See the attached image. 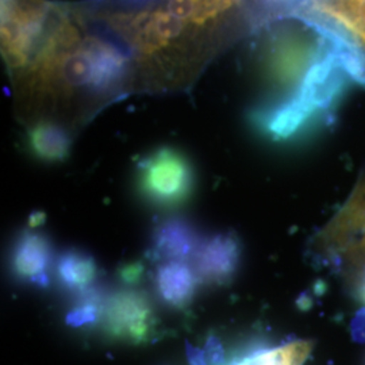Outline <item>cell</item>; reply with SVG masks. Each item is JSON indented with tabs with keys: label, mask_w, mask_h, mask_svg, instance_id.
I'll list each match as a JSON object with an SVG mask.
<instances>
[{
	"label": "cell",
	"mask_w": 365,
	"mask_h": 365,
	"mask_svg": "<svg viewBox=\"0 0 365 365\" xmlns=\"http://www.w3.org/2000/svg\"><path fill=\"white\" fill-rule=\"evenodd\" d=\"M297 29L274 30L264 54V72L279 88L298 90L314 63L327 52V38L319 33L312 37Z\"/></svg>",
	"instance_id": "277c9868"
},
{
	"label": "cell",
	"mask_w": 365,
	"mask_h": 365,
	"mask_svg": "<svg viewBox=\"0 0 365 365\" xmlns=\"http://www.w3.org/2000/svg\"><path fill=\"white\" fill-rule=\"evenodd\" d=\"M317 252L354 283L365 272V173L317 238Z\"/></svg>",
	"instance_id": "7a4b0ae2"
},
{
	"label": "cell",
	"mask_w": 365,
	"mask_h": 365,
	"mask_svg": "<svg viewBox=\"0 0 365 365\" xmlns=\"http://www.w3.org/2000/svg\"><path fill=\"white\" fill-rule=\"evenodd\" d=\"M315 115L294 96L261 111L257 122L261 129L277 141H286L307 128Z\"/></svg>",
	"instance_id": "8fae6325"
},
{
	"label": "cell",
	"mask_w": 365,
	"mask_h": 365,
	"mask_svg": "<svg viewBox=\"0 0 365 365\" xmlns=\"http://www.w3.org/2000/svg\"><path fill=\"white\" fill-rule=\"evenodd\" d=\"M143 267L140 265V264H129V265H126L123 269H122V272H120V276H122V279H123V282H126V283H135V282H138L140 280V277H141V274H143Z\"/></svg>",
	"instance_id": "2e32d148"
},
{
	"label": "cell",
	"mask_w": 365,
	"mask_h": 365,
	"mask_svg": "<svg viewBox=\"0 0 365 365\" xmlns=\"http://www.w3.org/2000/svg\"><path fill=\"white\" fill-rule=\"evenodd\" d=\"M56 272L60 284L66 291L81 295L93 288L99 269L91 255L83 250L69 249L60 255Z\"/></svg>",
	"instance_id": "5bb4252c"
},
{
	"label": "cell",
	"mask_w": 365,
	"mask_h": 365,
	"mask_svg": "<svg viewBox=\"0 0 365 365\" xmlns=\"http://www.w3.org/2000/svg\"><path fill=\"white\" fill-rule=\"evenodd\" d=\"M271 1H276V0H271ZM280 1H286V0H280ZM291 1H292V4H294V3H297V1H299V0H291Z\"/></svg>",
	"instance_id": "ac0fdd59"
},
{
	"label": "cell",
	"mask_w": 365,
	"mask_h": 365,
	"mask_svg": "<svg viewBox=\"0 0 365 365\" xmlns=\"http://www.w3.org/2000/svg\"><path fill=\"white\" fill-rule=\"evenodd\" d=\"M137 182L141 194L158 206H176L194 187V170L180 150L164 146L138 165Z\"/></svg>",
	"instance_id": "5b68a950"
},
{
	"label": "cell",
	"mask_w": 365,
	"mask_h": 365,
	"mask_svg": "<svg viewBox=\"0 0 365 365\" xmlns=\"http://www.w3.org/2000/svg\"><path fill=\"white\" fill-rule=\"evenodd\" d=\"M200 242L195 227L190 222L184 218H168L157 226L152 247L157 259L185 261L195 255Z\"/></svg>",
	"instance_id": "30bf717a"
},
{
	"label": "cell",
	"mask_w": 365,
	"mask_h": 365,
	"mask_svg": "<svg viewBox=\"0 0 365 365\" xmlns=\"http://www.w3.org/2000/svg\"><path fill=\"white\" fill-rule=\"evenodd\" d=\"M71 144L69 131L54 120L41 119L27 131L29 150L43 163L66 161Z\"/></svg>",
	"instance_id": "4fadbf2b"
},
{
	"label": "cell",
	"mask_w": 365,
	"mask_h": 365,
	"mask_svg": "<svg viewBox=\"0 0 365 365\" xmlns=\"http://www.w3.org/2000/svg\"><path fill=\"white\" fill-rule=\"evenodd\" d=\"M54 9L48 0H1V53L14 73H21L37 52Z\"/></svg>",
	"instance_id": "3957f363"
},
{
	"label": "cell",
	"mask_w": 365,
	"mask_h": 365,
	"mask_svg": "<svg viewBox=\"0 0 365 365\" xmlns=\"http://www.w3.org/2000/svg\"><path fill=\"white\" fill-rule=\"evenodd\" d=\"M11 265L15 276L29 284L45 288L49 284L52 247L49 240L37 232H25L16 240Z\"/></svg>",
	"instance_id": "ba28073f"
},
{
	"label": "cell",
	"mask_w": 365,
	"mask_h": 365,
	"mask_svg": "<svg viewBox=\"0 0 365 365\" xmlns=\"http://www.w3.org/2000/svg\"><path fill=\"white\" fill-rule=\"evenodd\" d=\"M313 349L309 341H294L283 346L261 351L233 365H303Z\"/></svg>",
	"instance_id": "9a60e30c"
},
{
	"label": "cell",
	"mask_w": 365,
	"mask_h": 365,
	"mask_svg": "<svg viewBox=\"0 0 365 365\" xmlns=\"http://www.w3.org/2000/svg\"><path fill=\"white\" fill-rule=\"evenodd\" d=\"M364 86H365V78H364Z\"/></svg>",
	"instance_id": "d6986e66"
},
{
	"label": "cell",
	"mask_w": 365,
	"mask_h": 365,
	"mask_svg": "<svg viewBox=\"0 0 365 365\" xmlns=\"http://www.w3.org/2000/svg\"><path fill=\"white\" fill-rule=\"evenodd\" d=\"M197 279L210 286H222L235 277L241 262V242L229 233L212 235L200 242L195 255Z\"/></svg>",
	"instance_id": "52a82bcc"
},
{
	"label": "cell",
	"mask_w": 365,
	"mask_h": 365,
	"mask_svg": "<svg viewBox=\"0 0 365 365\" xmlns=\"http://www.w3.org/2000/svg\"><path fill=\"white\" fill-rule=\"evenodd\" d=\"M102 322L110 337L141 344L150 337L156 319L145 294L134 289H118L106 298Z\"/></svg>",
	"instance_id": "8992f818"
},
{
	"label": "cell",
	"mask_w": 365,
	"mask_h": 365,
	"mask_svg": "<svg viewBox=\"0 0 365 365\" xmlns=\"http://www.w3.org/2000/svg\"><path fill=\"white\" fill-rule=\"evenodd\" d=\"M353 337L357 341L365 342V309L354 317L352 324Z\"/></svg>",
	"instance_id": "e0dca14e"
},
{
	"label": "cell",
	"mask_w": 365,
	"mask_h": 365,
	"mask_svg": "<svg viewBox=\"0 0 365 365\" xmlns=\"http://www.w3.org/2000/svg\"><path fill=\"white\" fill-rule=\"evenodd\" d=\"M292 11H309L327 16L365 49V0H299L288 7L287 14Z\"/></svg>",
	"instance_id": "9c48e42d"
},
{
	"label": "cell",
	"mask_w": 365,
	"mask_h": 365,
	"mask_svg": "<svg viewBox=\"0 0 365 365\" xmlns=\"http://www.w3.org/2000/svg\"><path fill=\"white\" fill-rule=\"evenodd\" d=\"M197 274L185 261H165L156 274L157 292L172 307L187 306L195 295Z\"/></svg>",
	"instance_id": "7c38bea8"
},
{
	"label": "cell",
	"mask_w": 365,
	"mask_h": 365,
	"mask_svg": "<svg viewBox=\"0 0 365 365\" xmlns=\"http://www.w3.org/2000/svg\"><path fill=\"white\" fill-rule=\"evenodd\" d=\"M18 75L27 95L41 102L107 99L125 86L130 61L117 43L88 33L76 15L56 7L37 52Z\"/></svg>",
	"instance_id": "6da1fadb"
}]
</instances>
